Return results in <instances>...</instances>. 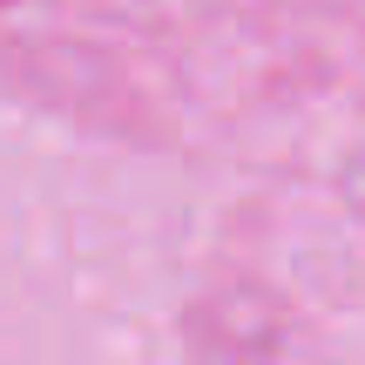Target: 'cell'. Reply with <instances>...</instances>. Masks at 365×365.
Instances as JSON below:
<instances>
[]
</instances>
